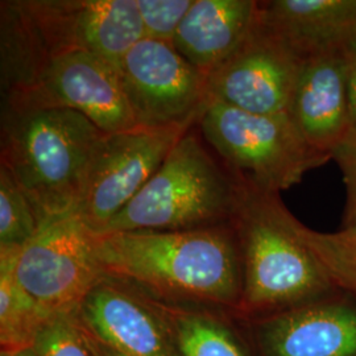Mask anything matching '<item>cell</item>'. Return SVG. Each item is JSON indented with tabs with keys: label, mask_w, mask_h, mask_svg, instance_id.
<instances>
[{
	"label": "cell",
	"mask_w": 356,
	"mask_h": 356,
	"mask_svg": "<svg viewBox=\"0 0 356 356\" xmlns=\"http://www.w3.org/2000/svg\"><path fill=\"white\" fill-rule=\"evenodd\" d=\"M95 254L106 277L140 292L241 309L242 254L232 223L95 234Z\"/></svg>",
	"instance_id": "obj_1"
},
{
	"label": "cell",
	"mask_w": 356,
	"mask_h": 356,
	"mask_svg": "<svg viewBox=\"0 0 356 356\" xmlns=\"http://www.w3.org/2000/svg\"><path fill=\"white\" fill-rule=\"evenodd\" d=\"M103 135L74 110L1 106L0 165L24 191L41 226L74 214Z\"/></svg>",
	"instance_id": "obj_2"
},
{
	"label": "cell",
	"mask_w": 356,
	"mask_h": 356,
	"mask_svg": "<svg viewBox=\"0 0 356 356\" xmlns=\"http://www.w3.org/2000/svg\"><path fill=\"white\" fill-rule=\"evenodd\" d=\"M242 188L232 220L242 254L239 312L260 318L332 292L335 288L300 239L296 218L280 194Z\"/></svg>",
	"instance_id": "obj_3"
},
{
	"label": "cell",
	"mask_w": 356,
	"mask_h": 356,
	"mask_svg": "<svg viewBox=\"0 0 356 356\" xmlns=\"http://www.w3.org/2000/svg\"><path fill=\"white\" fill-rule=\"evenodd\" d=\"M236 181L204 143L186 131L148 184L98 232L186 231L231 225L242 198Z\"/></svg>",
	"instance_id": "obj_4"
},
{
	"label": "cell",
	"mask_w": 356,
	"mask_h": 356,
	"mask_svg": "<svg viewBox=\"0 0 356 356\" xmlns=\"http://www.w3.org/2000/svg\"><path fill=\"white\" fill-rule=\"evenodd\" d=\"M197 127L236 181L256 191L280 194L331 160L307 143L289 114H251L210 102Z\"/></svg>",
	"instance_id": "obj_5"
},
{
	"label": "cell",
	"mask_w": 356,
	"mask_h": 356,
	"mask_svg": "<svg viewBox=\"0 0 356 356\" xmlns=\"http://www.w3.org/2000/svg\"><path fill=\"white\" fill-rule=\"evenodd\" d=\"M19 6L42 69L73 51L119 65L144 38L138 0H19Z\"/></svg>",
	"instance_id": "obj_6"
},
{
	"label": "cell",
	"mask_w": 356,
	"mask_h": 356,
	"mask_svg": "<svg viewBox=\"0 0 356 356\" xmlns=\"http://www.w3.org/2000/svg\"><path fill=\"white\" fill-rule=\"evenodd\" d=\"M103 277L95 234L76 214L41 226L15 263L17 284L49 317L76 314Z\"/></svg>",
	"instance_id": "obj_7"
},
{
	"label": "cell",
	"mask_w": 356,
	"mask_h": 356,
	"mask_svg": "<svg viewBox=\"0 0 356 356\" xmlns=\"http://www.w3.org/2000/svg\"><path fill=\"white\" fill-rule=\"evenodd\" d=\"M119 72L138 127H193L210 103L207 76L172 42L141 38L122 58Z\"/></svg>",
	"instance_id": "obj_8"
},
{
	"label": "cell",
	"mask_w": 356,
	"mask_h": 356,
	"mask_svg": "<svg viewBox=\"0 0 356 356\" xmlns=\"http://www.w3.org/2000/svg\"><path fill=\"white\" fill-rule=\"evenodd\" d=\"M191 128L135 127L104 134L91 157L74 214L92 232H101L140 193Z\"/></svg>",
	"instance_id": "obj_9"
},
{
	"label": "cell",
	"mask_w": 356,
	"mask_h": 356,
	"mask_svg": "<svg viewBox=\"0 0 356 356\" xmlns=\"http://www.w3.org/2000/svg\"><path fill=\"white\" fill-rule=\"evenodd\" d=\"M1 106L74 110L104 134L138 127L122 85L119 65L89 51L53 58L31 88L3 98Z\"/></svg>",
	"instance_id": "obj_10"
},
{
	"label": "cell",
	"mask_w": 356,
	"mask_h": 356,
	"mask_svg": "<svg viewBox=\"0 0 356 356\" xmlns=\"http://www.w3.org/2000/svg\"><path fill=\"white\" fill-rule=\"evenodd\" d=\"M302 60L257 20L209 76L210 102L259 115L288 114Z\"/></svg>",
	"instance_id": "obj_11"
},
{
	"label": "cell",
	"mask_w": 356,
	"mask_h": 356,
	"mask_svg": "<svg viewBox=\"0 0 356 356\" xmlns=\"http://www.w3.org/2000/svg\"><path fill=\"white\" fill-rule=\"evenodd\" d=\"M261 356H356V300L334 289L257 319Z\"/></svg>",
	"instance_id": "obj_12"
},
{
	"label": "cell",
	"mask_w": 356,
	"mask_h": 356,
	"mask_svg": "<svg viewBox=\"0 0 356 356\" xmlns=\"http://www.w3.org/2000/svg\"><path fill=\"white\" fill-rule=\"evenodd\" d=\"M124 282L103 277L76 312L82 327L123 356H179L157 304Z\"/></svg>",
	"instance_id": "obj_13"
},
{
	"label": "cell",
	"mask_w": 356,
	"mask_h": 356,
	"mask_svg": "<svg viewBox=\"0 0 356 356\" xmlns=\"http://www.w3.org/2000/svg\"><path fill=\"white\" fill-rule=\"evenodd\" d=\"M288 114L307 143L331 157L353 129L343 51L306 58Z\"/></svg>",
	"instance_id": "obj_14"
},
{
	"label": "cell",
	"mask_w": 356,
	"mask_h": 356,
	"mask_svg": "<svg viewBox=\"0 0 356 356\" xmlns=\"http://www.w3.org/2000/svg\"><path fill=\"white\" fill-rule=\"evenodd\" d=\"M259 22L302 60L356 40V0L259 1Z\"/></svg>",
	"instance_id": "obj_15"
},
{
	"label": "cell",
	"mask_w": 356,
	"mask_h": 356,
	"mask_svg": "<svg viewBox=\"0 0 356 356\" xmlns=\"http://www.w3.org/2000/svg\"><path fill=\"white\" fill-rule=\"evenodd\" d=\"M257 15L256 0H194L172 45L209 76L248 36Z\"/></svg>",
	"instance_id": "obj_16"
},
{
	"label": "cell",
	"mask_w": 356,
	"mask_h": 356,
	"mask_svg": "<svg viewBox=\"0 0 356 356\" xmlns=\"http://www.w3.org/2000/svg\"><path fill=\"white\" fill-rule=\"evenodd\" d=\"M22 250L0 248V344L16 353L32 347L49 317L15 279V263Z\"/></svg>",
	"instance_id": "obj_17"
},
{
	"label": "cell",
	"mask_w": 356,
	"mask_h": 356,
	"mask_svg": "<svg viewBox=\"0 0 356 356\" xmlns=\"http://www.w3.org/2000/svg\"><path fill=\"white\" fill-rule=\"evenodd\" d=\"M170 322L179 356H248L239 338L219 319L195 312L159 305Z\"/></svg>",
	"instance_id": "obj_18"
},
{
	"label": "cell",
	"mask_w": 356,
	"mask_h": 356,
	"mask_svg": "<svg viewBox=\"0 0 356 356\" xmlns=\"http://www.w3.org/2000/svg\"><path fill=\"white\" fill-rule=\"evenodd\" d=\"M294 227L331 285L356 300V226H346L337 232H319L296 219Z\"/></svg>",
	"instance_id": "obj_19"
},
{
	"label": "cell",
	"mask_w": 356,
	"mask_h": 356,
	"mask_svg": "<svg viewBox=\"0 0 356 356\" xmlns=\"http://www.w3.org/2000/svg\"><path fill=\"white\" fill-rule=\"evenodd\" d=\"M41 227L38 214L11 172L0 165V248L23 250Z\"/></svg>",
	"instance_id": "obj_20"
},
{
	"label": "cell",
	"mask_w": 356,
	"mask_h": 356,
	"mask_svg": "<svg viewBox=\"0 0 356 356\" xmlns=\"http://www.w3.org/2000/svg\"><path fill=\"white\" fill-rule=\"evenodd\" d=\"M32 350L38 356H94L76 314L48 319L32 344Z\"/></svg>",
	"instance_id": "obj_21"
},
{
	"label": "cell",
	"mask_w": 356,
	"mask_h": 356,
	"mask_svg": "<svg viewBox=\"0 0 356 356\" xmlns=\"http://www.w3.org/2000/svg\"><path fill=\"white\" fill-rule=\"evenodd\" d=\"M194 0H138L144 38L172 42Z\"/></svg>",
	"instance_id": "obj_22"
},
{
	"label": "cell",
	"mask_w": 356,
	"mask_h": 356,
	"mask_svg": "<svg viewBox=\"0 0 356 356\" xmlns=\"http://www.w3.org/2000/svg\"><path fill=\"white\" fill-rule=\"evenodd\" d=\"M331 159H334L341 168L346 184L347 201L344 227L356 226V129L348 132V135L334 149Z\"/></svg>",
	"instance_id": "obj_23"
},
{
	"label": "cell",
	"mask_w": 356,
	"mask_h": 356,
	"mask_svg": "<svg viewBox=\"0 0 356 356\" xmlns=\"http://www.w3.org/2000/svg\"><path fill=\"white\" fill-rule=\"evenodd\" d=\"M353 129H356V40L343 49Z\"/></svg>",
	"instance_id": "obj_24"
},
{
	"label": "cell",
	"mask_w": 356,
	"mask_h": 356,
	"mask_svg": "<svg viewBox=\"0 0 356 356\" xmlns=\"http://www.w3.org/2000/svg\"><path fill=\"white\" fill-rule=\"evenodd\" d=\"M85 330V329H83ZM86 335H88V341H89L90 348H91V353L94 356H123L122 354H119L118 351L113 350L111 347H108L107 344L102 343L101 341H98L97 338H94L90 332L85 330Z\"/></svg>",
	"instance_id": "obj_25"
},
{
	"label": "cell",
	"mask_w": 356,
	"mask_h": 356,
	"mask_svg": "<svg viewBox=\"0 0 356 356\" xmlns=\"http://www.w3.org/2000/svg\"><path fill=\"white\" fill-rule=\"evenodd\" d=\"M10 356H38L35 354V351L32 350V347L24 348V350H19L16 353H8Z\"/></svg>",
	"instance_id": "obj_26"
},
{
	"label": "cell",
	"mask_w": 356,
	"mask_h": 356,
	"mask_svg": "<svg viewBox=\"0 0 356 356\" xmlns=\"http://www.w3.org/2000/svg\"><path fill=\"white\" fill-rule=\"evenodd\" d=\"M0 356H10V354H8V353H6V351H1Z\"/></svg>",
	"instance_id": "obj_27"
}]
</instances>
